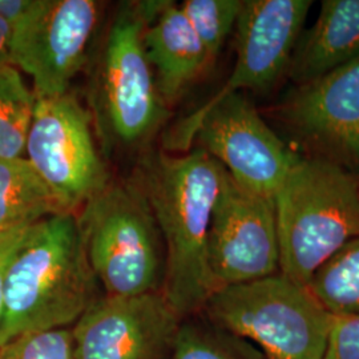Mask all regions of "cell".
<instances>
[{
  "mask_svg": "<svg viewBox=\"0 0 359 359\" xmlns=\"http://www.w3.org/2000/svg\"><path fill=\"white\" fill-rule=\"evenodd\" d=\"M226 169L201 148L142 158L135 184L152 209L165 248L161 293L184 320L218 289L208 259L213 208Z\"/></svg>",
  "mask_w": 359,
  "mask_h": 359,
  "instance_id": "6da1fadb",
  "label": "cell"
},
{
  "mask_svg": "<svg viewBox=\"0 0 359 359\" xmlns=\"http://www.w3.org/2000/svg\"><path fill=\"white\" fill-rule=\"evenodd\" d=\"M76 213L35 224L6 277L0 347L25 334L71 329L100 298Z\"/></svg>",
  "mask_w": 359,
  "mask_h": 359,
  "instance_id": "7a4b0ae2",
  "label": "cell"
},
{
  "mask_svg": "<svg viewBox=\"0 0 359 359\" xmlns=\"http://www.w3.org/2000/svg\"><path fill=\"white\" fill-rule=\"evenodd\" d=\"M281 273L302 286L359 237V175L318 156L295 154L274 196Z\"/></svg>",
  "mask_w": 359,
  "mask_h": 359,
  "instance_id": "3957f363",
  "label": "cell"
},
{
  "mask_svg": "<svg viewBox=\"0 0 359 359\" xmlns=\"http://www.w3.org/2000/svg\"><path fill=\"white\" fill-rule=\"evenodd\" d=\"M76 215L90 268L104 295L161 292L165 248L152 209L135 182L111 180Z\"/></svg>",
  "mask_w": 359,
  "mask_h": 359,
  "instance_id": "277c9868",
  "label": "cell"
},
{
  "mask_svg": "<svg viewBox=\"0 0 359 359\" xmlns=\"http://www.w3.org/2000/svg\"><path fill=\"white\" fill-rule=\"evenodd\" d=\"M201 313L265 359H323L333 318L308 286L283 273L222 286Z\"/></svg>",
  "mask_w": 359,
  "mask_h": 359,
  "instance_id": "5b68a950",
  "label": "cell"
},
{
  "mask_svg": "<svg viewBox=\"0 0 359 359\" xmlns=\"http://www.w3.org/2000/svg\"><path fill=\"white\" fill-rule=\"evenodd\" d=\"M193 142L241 188L273 200L295 157L243 92L206 102L168 132L164 145L185 154Z\"/></svg>",
  "mask_w": 359,
  "mask_h": 359,
  "instance_id": "8992f818",
  "label": "cell"
},
{
  "mask_svg": "<svg viewBox=\"0 0 359 359\" xmlns=\"http://www.w3.org/2000/svg\"><path fill=\"white\" fill-rule=\"evenodd\" d=\"M148 22L137 3L124 4L105 40L93 87V116L108 145L136 148L149 142L167 118L142 32Z\"/></svg>",
  "mask_w": 359,
  "mask_h": 359,
  "instance_id": "52a82bcc",
  "label": "cell"
},
{
  "mask_svg": "<svg viewBox=\"0 0 359 359\" xmlns=\"http://www.w3.org/2000/svg\"><path fill=\"white\" fill-rule=\"evenodd\" d=\"M25 157L68 213H77L111 181L96 148L92 115L71 92L36 99Z\"/></svg>",
  "mask_w": 359,
  "mask_h": 359,
  "instance_id": "ba28073f",
  "label": "cell"
},
{
  "mask_svg": "<svg viewBox=\"0 0 359 359\" xmlns=\"http://www.w3.org/2000/svg\"><path fill=\"white\" fill-rule=\"evenodd\" d=\"M99 11L93 0H35L13 27L11 65L32 79L36 99L69 92L87 63Z\"/></svg>",
  "mask_w": 359,
  "mask_h": 359,
  "instance_id": "9c48e42d",
  "label": "cell"
},
{
  "mask_svg": "<svg viewBox=\"0 0 359 359\" xmlns=\"http://www.w3.org/2000/svg\"><path fill=\"white\" fill-rule=\"evenodd\" d=\"M208 259L218 289L281 273L274 200L241 188L228 172L212 213Z\"/></svg>",
  "mask_w": 359,
  "mask_h": 359,
  "instance_id": "30bf717a",
  "label": "cell"
},
{
  "mask_svg": "<svg viewBox=\"0 0 359 359\" xmlns=\"http://www.w3.org/2000/svg\"><path fill=\"white\" fill-rule=\"evenodd\" d=\"M181 321L161 292L103 294L71 327L75 359H172Z\"/></svg>",
  "mask_w": 359,
  "mask_h": 359,
  "instance_id": "8fae6325",
  "label": "cell"
},
{
  "mask_svg": "<svg viewBox=\"0 0 359 359\" xmlns=\"http://www.w3.org/2000/svg\"><path fill=\"white\" fill-rule=\"evenodd\" d=\"M278 114L311 156L358 175L359 57L289 93Z\"/></svg>",
  "mask_w": 359,
  "mask_h": 359,
  "instance_id": "7c38bea8",
  "label": "cell"
},
{
  "mask_svg": "<svg viewBox=\"0 0 359 359\" xmlns=\"http://www.w3.org/2000/svg\"><path fill=\"white\" fill-rule=\"evenodd\" d=\"M311 0H244L236 25V63L216 102L245 90L266 92L286 74Z\"/></svg>",
  "mask_w": 359,
  "mask_h": 359,
  "instance_id": "4fadbf2b",
  "label": "cell"
},
{
  "mask_svg": "<svg viewBox=\"0 0 359 359\" xmlns=\"http://www.w3.org/2000/svg\"><path fill=\"white\" fill-rule=\"evenodd\" d=\"M142 46L156 87L173 103L201 76L210 59L179 4L167 1L142 32Z\"/></svg>",
  "mask_w": 359,
  "mask_h": 359,
  "instance_id": "5bb4252c",
  "label": "cell"
},
{
  "mask_svg": "<svg viewBox=\"0 0 359 359\" xmlns=\"http://www.w3.org/2000/svg\"><path fill=\"white\" fill-rule=\"evenodd\" d=\"M359 57V0H323L316 23L302 31L287 76L304 86Z\"/></svg>",
  "mask_w": 359,
  "mask_h": 359,
  "instance_id": "9a60e30c",
  "label": "cell"
},
{
  "mask_svg": "<svg viewBox=\"0 0 359 359\" xmlns=\"http://www.w3.org/2000/svg\"><path fill=\"white\" fill-rule=\"evenodd\" d=\"M68 213L25 156L0 158V231Z\"/></svg>",
  "mask_w": 359,
  "mask_h": 359,
  "instance_id": "2e32d148",
  "label": "cell"
},
{
  "mask_svg": "<svg viewBox=\"0 0 359 359\" xmlns=\"http://www.w3.org/2000/svg\"><path fill=\"white\" fill-rule=\"evenodd\" d=\"M309 289L332 316L359 317V237L316 273Z\"/></svg>",
  "mask_w": 359,
  "mask_h": 359,
  "instance_id": "e0dca14e",
  "label": "cell"
},
{
  "mask_svg": "<svg viewBox=\"0 0 359 359\" xmlns=\"http://www.w3.org/2000/svg\"><path fill=\"white\" fill-rule=\"evenodd\" d=\"M172 359H265L255 345L197 313L181 321Z\"/></svg>",
  "mask_w": 359,
  "mask_h": 359,
  "instance_id": "ac0fdd59",
  "label": "cell"
},
{
  "mask_svg": "<svg viewBox=\"0 0 359 359\" xmlns=\"http://www.w3.org/2000/svg\"><path fill=\"white\" fill-rule=\"evenodd\" d=\"M35 104L20 71L13 65L0 68V158L25 156Z\"/></svg>",
  "mask_w": 359,
  "mask_h": 359,
  "instance_id": "d6986e66",
  "label": "cell"
},
{
  "mask_svg": "<svg viewBox=\"0 0 359 359\" xmlns=\"http://www.w3.org/2000/svg\"><path fill=\"white\" fill-rule=\"evenodd\" d=\"M244 0H185L179 4L210 62L216 60L236 28Z\"/></svg>",
  "mask_w": 359,
  "mask_h": 359,
  "instance_id": "ffe728a7",
  "label": "cell"
},
{
  "mask_svg": "<svg viewBox=\"0 0 359 359\" xmlns=\"http://www.w3.org/2000/svg\"><path fill=\"white\" fill-rule=\"evenodd\" d=\"M0 359H75L71 329L35 332L0 347Z\"/></svg>",
  "mask_w": 359,
  "mask_h": 359,
  "instance_id": "44dd1931",
  "label": "cell"
},
{
  "mask_svg": "<svg viewBox=\"0 0 359 359\" xmlns=\"http://www.w3.org/2000/svg\"><path fill=\"white\" fill-rule=\"evenodd\" d=\"M323 359H359V317L333 316Z\"/></svg>",
  "mask_w": 359,
  "mask_h": 359,
  "instance_id": "7402d4cb",
  "label": "cell"
},
{
  "mask_svg": "<svg viewBox=\"0 0 359 359\" xmlns=\"http://www.w3.org/2000/svg\"><path fill=\"white\" fill-rule=\"evenodd\" d=\"M32 226L34 225L16 228L13 231H0V322L3 317V308H4V286H6L7 271L13 256L26 241L28 231Z\"/></svg>",
  "mask_w": 359,
  "mask_h": 359,
  "instance_id": "603a6c76",
  "label": "cell"
},
{
  "mask_svg": "<svg viewBox=\"0 0 359 359\" xmlns=\"http://www.w3.org/2000/svg\"><path fill=\"white\" fill-rule=\"evenodd\" d=\"M35 0H0V18L15 27L34 6Z\"/></svg>",
  "mask_w": 359,
  "mask_h": 359,
  "instance_id": "cb8c5ba5",
  "label": "cell"
},
{
  "mask_svg": "<svg viewBox=\"0 0 359 359\" xmlns=\"http://www.w3.org/2000/svg\"><path fill=\"white\" fill-rule=\"evenodd\" d=\"M13 28L0 18V68L11 65Z\"/></svg>",
  "mask_w": 359,
  "mask_h": 359,
  "instance_id": "d4e9b609",
  "label": "cell"
}]
</instances>
